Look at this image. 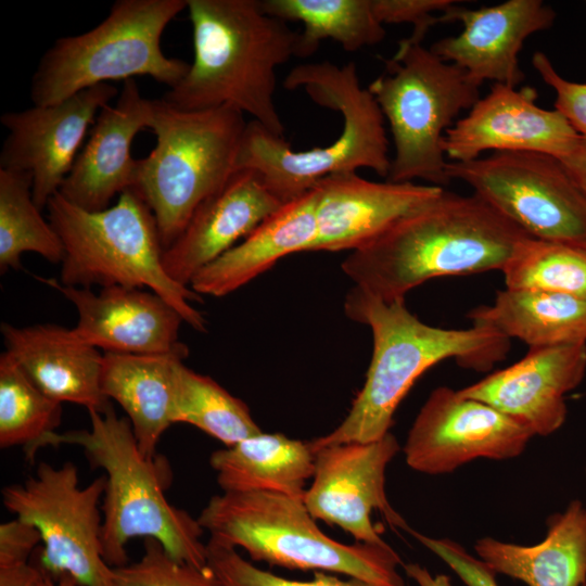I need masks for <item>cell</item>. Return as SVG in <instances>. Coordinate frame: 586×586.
Instances as JSON below:
<instances>
[{"instance_id": "obj_32", "label": "cell", "mask_w": 586, "mask_h": 586, "mask_svg": "<svg viewBox=\"0 0 586 586\" xmlns=\"http://www.w3.org/2000/svg\"><path fill=\"white\" fill-rule=\"evenodd\" d=\"M62 403L46 395L8 353L0 355V447L23 446L34 461L43 441L55 432Z\"/></svg>"}, {"instance_id": "obj_21", "label": "cell", "mask_w": 586, "mask_h": 586, "mask_svg": "<svg viewBox=\"0 0 586 586\" xmlns=\"http://www.w3.org/2000/svg\"><path fill=\"white\" fill-rule=\"evenodd\" d=\"M152 113L153 100L142 97L133 79L125 80L117 101L98 113L59 192L78 207L99 212L131 189L138 162L131 156V142L150 127Z\"/></svg>"}, {"instance_id": "obj_16", "label": "cell", "mask_w": 586, "mask_h": 586, "mask_svg": "<svg viewBox=\"0 0 586 586\" xmlns=\"http://www.w3.org/2000/svg\"><path fill=\"white\" fill-rule=\"evenodd\" d=\"M537 92L494 84L491 91L456 120L443 139L449 162H468L482 152H537L561 158L579 135L556 109L535 103Z\"/></svg>"}, {"instance_id": "obj_38", "label": "cell", "mask_w": 586, "mask_h": 586, "mask_svg": "<svg viewBox=\"0 0 586 586\" xmlns=\"http://www.w3.org/2000/svg\"><path fill=\"white\" fill-rule=\"evenodd\" d=\"M532 63L545 84L555 90L556 110L568 119L578 135L586 137V82L563 78L543 52H535Z\"/></svg>"}, {"instance_id": "obj_19", "label": "cell", "mask_w": 586, "mask_h": 586, "mask_svg": "<svg viewBox=\"0 0 586 586\" xmlns=\"http://www.w3.org/2000/svg\"><path fill=\"white\" fill-rule=\"evenodd\" d=\"M556 13L540 0H508L477 10L458 2L438 16V23L461 22L462 31L432 44L445 62L462 68L474 81L517 87L524 79L519 52L525 39L550 28Z\"/></svg>"}, {"instance_id": "obj_35", "label": "cell", "mask_w": 586, "mask_h": 586, "mask_svg": "<svg viewBox=\"0 0 586 586\" xmlns=\"http://www.w3.org/2000/svg\"><path fill=\"white\" fill-rule=\"evenodd\" d=\"M207 565L217 586H369L358 579L343 581L326 572H315L311 581L288 579L262 570L242 556L235 548L208 539Z\"/></svg>"}, {"instance_id": "obj_42", "label": "cell", "mask_w": 586, "mask_h": 586, "mask_svg": "<svg viewBox=\"0 0 586 586\" xmlns=\"http://www.w3.org/2000/svg\"><path fill=\"white\" fill-rule=\"evenodd\" d=\"M402 566L406 575L418 586H453L447 575H433L426 568L419 563H403Z\"/></svg>"}, {"instance_id": "obj_30", "label": "cell", "mask_w": 586, "mask_h": 586, "mask_svg": "<svg viewBox=\"0 0 586 586\" xmlns=\"http://www.w3.org/2000/svg\"><path fill=\"white\" fill-rule=\"evenodd\" d=\"M173 423L191 424L227 447L262 432L244 402L183 360L175 367Z\"/></svg>"}, {"instance_id": "obj_25", "label": "cell", "mask_w": 586, "mask_h": 586, "mask_svg": "<svg viewBox=\"0 0 586 586\" xmlns=\"http://www.w3.org/2000/svg\"><path fill=\"white\" fill-rule=\"evenodd\" d=\"M476 556L496 574L527 586H584L586 584V507L572 500L548 521L544 539L519 545L485 536L474 544Z\"/></svg>"}, {"instance_id": "obj_2", "label": "cell", "mask_w": 586, "mask_h": 586, "mask_svg": "<svg viewBox=\"0 0 586 586\" xmlns=\"http://www.w3.org/2000/svg\"><path fill=\"white\" fill-rule=\"evenodd\" d=\"M344 313L370 328L373 351L365 383L344 420L309 442L313 451L336 444L377 441L390 432L394 413L415 382L432 366L454 359L459 366L488 371L506 358L510 340L472 324L445 329L422 322L405 301L385 303L353 286Z\"/></svg>"}, {"instance_id": "obj_24", "label": "cell", "mask_w": 586, "mask_h": 586, "mask_svg": "<svg viewBox=\"0 0 586 586\" xmlns=\"http://www.w3.org/2000/svg\"><path fill=\"white\" fill-rule=\"evenodd\" d=\"M317 235L315 194L307 193L281 205L251 233L191 280L198 294L228 295L294 253L313 252Z\"/></svg>"}, {"instance_id": "obj_31", "label": "cell", "mask_w": 586, "mask_h": 586, "mask_svg": "<svg viewBox=\"0 0 586 586\" xmlns=\"http://www.w3.org/2000/svg\"><path fill=\"white\" fill-rule=\"evenodd\" d=\"M34 252L61 263L62 241L33 199V177L27 171L0 169V270L21 267V256Z\"/></svg>"}, {"instance_id": "obj_15", "label": "cell", "mask_w": 586, "mask_h": 586, "mask_svg": "<svg viewBox=\"0 0 586 586\" xmlns=\"http://www.w3.org/2000/svg\"><path fill=\"white\" fill-rule=\"evenodd\" d=\"M117 94L116 87L105 82L54 104L2 114L8 136L0 151V169L29 173L34 202L40 209L47 207L71 171L89 126Z\"/></svg>"}, {"instance_id": "obj_20", "label": "cell", "mask_w": 586, "mask_h": 586, "mask_svg": "<svg viewBox=\"0 0 586 586\" xmlns=\"http://www.w3.org/2000/svg\"><path fill=\"white\" fill-rule=\"evenodd\" d=\"M282 204L255 170H235L199 204L179 237L164 250L165 271L190 288L202 268L238 244Z\"/></svg>"}, {"instance_id": "obj_22", "label": "cell", "mask_w": 586, "mask_h": 586, "mask_svg": "<svg viewBox=\"0 0 586 586\" xmlns=\"http://www.w3.org/2000/svg\"><path fill=\"white\" fill-rule=\"evenodd\" d=\"M443 189L413 182H375L356 173L328 176L313 189L317 225L313 251H354Z\"/></svg>"}, {"instance_id": "obj_18", "label": "cell", "mask_w": 586, "mask_h": 586, "mask_svg": "<svg viewBox=\"0 0 586 586\" xmlns=\"http://www.w3.org/2000/svg\"><path fill=\"white\" fill-rule=\"evenodd\" d=\"M586 373V343L528 347L513 365L458 390L548 436L565 422V395Z\"/></svg>"}, {"instance_id": "obj_23", "label": "cell", "mask_w": 586, "mask_h": 586, "mask_svg": "<svg viewBox=\"0 0 586 586\" xmlns=\"http://www.w3.org/2000/svg\"><path fill=\"white\" fill-rule=\"evenodd\" d=\"M5 352L49 397L104 411L101 390L103 353L80 340L73 328L54 323L15 327L1 323Z\"/></svg>"}, {"instance_id": "obj_34", "label": "cell", "mask_w": 586, "mask_h": 586, "mask_svg": "<svg viewBox=\"0 0 586 586\" xmlns=\"http://www.w3.org/2000/svg\"><path fill=\"white\" fill-rule=\"evenodd\" d=\"M112 583L113 586H217L209 568L179 561L155 538L143 539V553L138 561L112 568Z\"/></svg>"}, {"instance_id": "obj_11", "label": "cell", "mask_w": 586, "mask_h": 586, "mask_svg": "<svg viewBox=\"0 0 586 586\" xmlns=\"http://www.w3.org/2000/svg\"><path fill=\"white\" fill-rule=\"evenodd\" d=\"M104 489L105 475L80 487L73 462L42 461L23 484L4 486L1 496L8 511L39 532V566L46 574L69 575L78 586H113L101 546Z\"/></svg>"}, {"instance_id": "obj_12", "label": "cell", "mask_w": 586, "mask_h": 586, "mask_svg": "<svg viewBox=\"0 0 586 586\" xmlns=\"http://www.w3.org/2000/svg\"><path fill=\"white\" fill-rule=\"evenodd\" d=\"M447 175L528 235L586 245V196L559 158L537 152H494L449 162Z\"/></svg>"}, {"instance_id": "obj_26", "label": "cell", "mask_w": 586, "mask_h": 586, "mask_svg": "<svg viewBox=\"0 0 586 586\" xmlns=\"http://www.w3.org/2000/svg\"><path fill=\"white\" fill-rule=\"evenodd\" d=\"M183 354L133 355L103 353L101 390L127 413L140 451L155 456L173 423L174 373Z\"/></svg>"}, {"instance_id": "obj_8", "label": "cell", "mask_w": 586, "mask_h": 586, "mask_svg": "<svg viewBox=\"0 0 586 586\" xmlns=\"http://www.w3.org/2000/svg\"><path fill=\"white\" fill-rule=\"evenodd\" d=\"M231 106L183 111L153 100L150 127L156 144L138 160L131 188L150 207L163 249L182 232L192 213L235 171L246 126Z\"/></svg>"}, {"instance_id": "obj_40", "label": "cell", "mask_w": 586, "mask_h": 586, "mask_svg": "<svg viewBox=\"0 0 586 586\" xmlns=\"http://www.w3.org/2000/svg\"><path fill=\"white\" fill-rule=\"evenodd\" d=\"M42 575L41 568L30 561L0 565V586H39Z\"/></svg>"}, {"instance_id": "obj_17", "label": "cell", "mask_w": 586, "mask_h": 586, "mask_svg": "<svg viewBox=\"0 0 586 586\" xmlns=\"http://www.w3.org/2000/svg\"><path fill=\"white\" fill-rule=\"evenodd\" d=\"M62 293L77 309L75 334L103 353L189 355L179 341L183 321L177 309L158 294L120 285L91 289L67 286L40 279Z\"/></svg>"}, {"instance_id": "obj_14", "label": "cell", "mask_w": 586, "mask_h": 586, "mask_svg": "<svg viewBox=\"0 0 586 586\" xmlns=\"http://www.w3.org/2000/svg\"><path fill=\"white\" fill-rule=\"evenodd\" d=\"M397 438L388 432L372 442H351L315 451V471L303 500L315 520L337 525L357 540L387 545L371 522L379 510L388 524L408 532L406 521L386 497L387 464L399 451Z\"/></svg>"}, {"instance_id": "obj_43", "label": "cell", "mask_w": 586, "mask_h": 586, "mask_svg": "<svg viewBox=\"0 0 586 586\" xmlns=\"http://www.w3.org/2000/svg\"><path fill=\"white\" fill-rule=\"evenodd\" d=\"M39 586H78L69 575H62L53 578L43 572Z\"/></svg>"}, {"instance_id": "obj_13", "label": "cell", "mask_w": 586, "mask_h": 586, "mask_svg": "<svg viewBox=\"0 0 586 586\" xmlns=\"http://www.w3.org/2000/svg\"><path fill=\"white\" fill-rule=\"evenodd\" d=\"M534 436L526 425L491 405L443 385L420 408L403 453L410 469L443 475L476 459L517 458Z\"/></svg>"}, {"instance_id": "obj_39", "label": "cell", "mask_w": 586, "mask_h": 586, "mask_svg": "<svg viewBox=\"0 0 586 586\" xmlns=\"http://www.w3.org/2000/svg\"><path fill=\"white\" fill-rule=\"evenodd\" d=\"M41 543L39 532L30 524L14 518L0 525V565L28 562Z\"/></svg>"}, {"instance_id": "obj_6", "label": "cell", "mask_w": 586, "mask_h": 586, "mask_svg": "<svg viewBox=\"0 0 586 586\" xmlns=\"http://www.w3.org/2000/svg\"><path fill=\"white\" fill-rule=\"evenodd\" d=\"M198 521L218 544L244 549L255 561L339 573L369 586H405L403 562L387 545L342 544L316 524L303 498L271 492L214 495Z\"/></svg>"}, {"instance_id": "obj_37", "label": "cell", "mask_w": 586, "mask_h": 586, "mask_svg": "<svg viewBox=\"0 0 586 586\" xmlns=\"http://www.w3.org/2000/svg\"><path fill=\"white\" fill-rule=\"evenodd\" d=\"M457 2L453 0H372V7L381 24H411L412 33L408 39L422 43L429 29L438 23V16L433 13H444Z\"/></svg>"}, {"instance_id": "obj_29", "label": "cell", "mask_w": 586, "mask_h": 586, "mask_svg": "<svg viewBox=\"0 0 586 586\" xmlns=\"http://www.w3.org/2000/svg\"><path fill=\"white\" fill-rule=\"evenodd\" d=\"M268 15L282 21H298L296 56L307 58L324 39L339 42L354 52L381 42L385 28L377 18L372 0H260Z\"/></svg>"}, {"instance_id": "obj_1", "label": "cell", "mask_w": 586, "mask_h": 586, "mask_svg": "<svg viewBox=\"0 0 586 586\" xmlns=\"http://www.w3.org/2000/svg\"><path fill=\"white\" fill-rule=\"evenodd\" d=\"M530 237L476 194L443 189L352 251L341 268L354 288L393 303L434 278L501 271Z\"/></svg>"}, {"instance_id": "obj_36", "label": "cell", "mask_w": 586, "mask_h": 586, "mask_svg": "<svg viewBox=\"0 0 586 586\" xmlns=\"http://www.w3.org/2000/svg\"><path fill=\"white\" fill-rule=\"evenodd\" d=\"M408 533L453 570L466 586H499L496 579L497 574L456 540L431 537L411 527Z\"/></svg>"}, {"instance_id": "obj_5", "label": "cell", "mask_w": 586, "mask_h": 586, "mask_svg": "<svg viewBox=\"0 0 586 586\" xmlns=\"http://www.w3.org/2000/svg\"><path fill=\"white\" fill-rule=\"evenodd\" d=\"M283 86L289 90L303 88L315 103L339 112L342 132L326 146L295 151L283 137L250 120L235 170H255L283 204L331 175L370 168L387 178L391 157L384 116L368 88H361L354 62L342 66L329 61L300 64L290 71Z\"/></svg>"}, {"instance_id": "obj_33", "label": "cell", "mask_w": 586, "mask_h": 586, "mask_svg": "<svg viewBox=\"0 0 586 586\" xmlns=\"http://www.w3.org/2000/svg\"><path fill=\"white\" fill-rule=\"evenodd\" d=\"M501 272L507 289L586 300V245L530 237L517 247Z\"/></svg>"}, {"instance_id": "obj_10", "label": "cell", "mask_w": 586, "mask_h": 586, "mask_svg": "<svg viewBox=\"0 0 586 586\" xmlns=\"http://www.w3.org/2000/svg\"><path fill=\"white\" fill-rule=\"evenodd\" d=\"M480 86L422 43L398 42L383 74L368 86L392 132L387 181L420 178L442 188L450 182L443 139L457 116L480 100Z\"/></svg>"}, {"instance_id": "obj_9", "label": "cell", "mask_w": 586, "mask_h": 586, "mask_svg": "<svg viewBox=\"0 0 586 586\" xmlns=\"http://www.w3.org/2000/svg\"><path fill=\"white\" fill-rule=\"evenodd\" d=\"M187 0H117L94 28L56 39L30 80L34 105H50L95 85L150 76L175 87L188 63L167 56L161 38Z\"/></svg>"}, {"instance_id": "obj_41", "label": "cell", "mask_w": 586, "mask_h": 586, "mask_svg": "<svg viewBox=\"0 0 586 586\" xmlns=\"http://www.w3.org/2000/svg\"><path fill=\"white\" fill-rule=\"evenodd\" d=\"M559 160L576 187L586 196V137L579 135L570 152Z\"/></svg>"}, {"instance_id": "obj_3", "label": "cell", "mask_w": 586, "mask_h": 586, "mask_svg": "<svg viewBox=\"0 0 586 586\" xmlns=\"http://www.w3.org/2000/svg\"><path fill=\"white\" fill-rule=\"evenodd\" d=\"M193 62L164 100L183 111L228 105L283 137L276 68L296 56L300 33L260 0H187Z\"/></svg>"}, {"instance_id": "obj_27", "label": "cell", "mask_w": 586, "mask_h": 586, "mask_svg": "<svg viewBox=\"0 0 586 586\" xmlns=\"http://www.w3.org/2000/svg\"><path fill=\"white\" fill-rule=\"evenodd\" d=\"M209 463L222 492H271L303 498L315 471L309 442L258 433L212 453Z\"/></svg>"}, {"instance_id": "obj_28", "label": "cell", "mask_w": 586, "mask_h": 586, "mask_svg": "<svg viewBox=\"0 0 586 586\" xmlns=\"http://www.w3.org/2000/svg\"><path fill=\"white\" fill-rule=\"evenodd\" d=\"M468 318L528 347L586 343V300L572 295L506 288Z\"/></svg>"}, {"instance_id": "obj_7", "label": "cell", "mask_w": 586, "mask_h": 586, "mask_svg": "<svg viewBox=\"0 0 586 586\" xmlns=\"http://www.w3.org/2000/svg\"><path fill=\"white\" fill-rule=\"evenodd\" d=\"M47 208L64 247L61 284L146 288L173 305L191 328L206 331V318L192 305L202 296L165 271L156 219L135 191H124L116 204L99 212L78 207L56 192Z\"/></svg>"}, {"instance_id": "obj_4", "label": "cell", "mask_w": 586, "mask_h": 586, "mask_svg": "<svg viewBox=\"0 0 586 586\" xmlns=\"http://www.w3.org/2000/svg\"><path fill=\"white\" fill-rule=\"evenodd\" d=\"M90 429L54 432L47 446L76 445L93 468L105 475L101 505V546L112 568L128 563L127 545L133 538H155L179 561L207 566L204 530L198 519L173 506L165 496L173 473L162 456L146 457L138 446L128 418L118 417L112 404L104 410H88Z\"/></svg>"}, {"instance_id": "obj_44", "label": "cell", "mask_w": 586, "mask_h": 586, "mask_svg": "<svg viewBox=\"0 0 586 586\" xmlns=\"http://www.w3.org/2000/svg\"><path fill=\"white\" fill-rule=\"evenodd\" d=\"M584 586H586V584Z\"/></svg>"}]
</instances>
